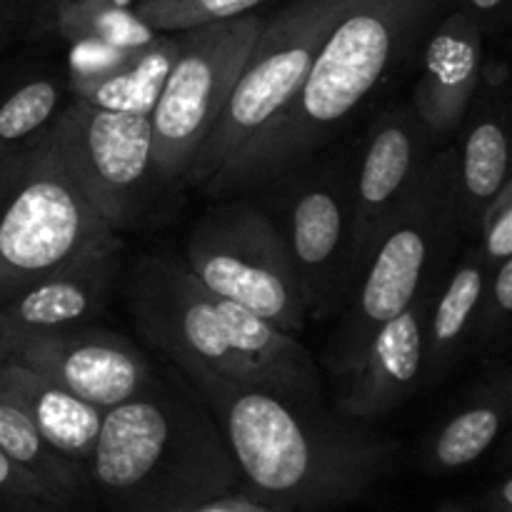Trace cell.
I'll return each mask as SVG.
<instances>
[{
	"label": "cell",
	"instance_id": "obj_39",
	"mask_svg": "<svg viewBox=\"0 0 512 512\" xmlns=\"http://www.w3.org/2000/svg\"><path fill=\"white\" fill-rule=\"evenodd\" d=\"M40 3H43V0H40Z\"/></svg>",
	"mask_w": 512,
	"mask_h": 512
},
{
	"label": "cell",
	"instance_id": "obj_24",
	"mask_svg": "<svg viewBox=\"0 0 512 512\" xmlns=\"http://www.w3.org/2000/svg\"><path fill=\"white\" fill-rule=\"evenodd\" d=\"M60 98L63 85L58 78H30L0 100V160L53 123Z\"/></svg>",
	"mask_w": 512,
	"mask_h": 512
},
{
	"label": "cell",
	"instance_id": "obj_19",
	"mask_svg": "<svg viewBox=\"0 0 512 512\" xmlns=\"http://www.w3.org/2000/svg\"><path fill=\"white\" fill-rule=\"evenodd\" d=\"M485 273H488V265H485L483 253L478 245H473L455 265L445 288L435 295V303H430L428 320H425V385L445 378L473 335L480 298H483Z\"/></svg>",
	"mask_w": 512,
	"mask_h": 512
},
{
	"label": "cell",
	"instance_id": "obj_17",
	"mask_svg": "<svg viewBox=\"0 0 512 512\" xmlns=\"http://www.w3.org/2000/svg\"><path fill=\"white\" fill-rule=\"evenodd\" d=\"M0 400L18 408L55 450L88 470L103 410L13 358L0 360Z\"/></svg>",
	"mask_w": 512,
	"mask_h": 512
},
{
	"label": "cell",
	"instance_id": "obj_35",
	"mask_svg": "<svg viewBox=\"0 0 512 512\" xmlns=\"http://www.w3.org/2000/svg\"><path fill=\"white\" fill-rule=\"evenodd\" d=\"M65 3H73V0H43V5L48 8V13H53L55 8H60V5H65Z\"/></svg>",
	"mask_w": 512,
	"mask_h": 512
},
{
	"label": "cell",
	"instance_id": "obj_5",
	"mask_svg": "<svg viewBox=\"0 0 512 512\" xmlns=\"http://www.w3.org/2000/svg\"><path fill=\"white\" fill-rule=\"evenodd\" d=\"M460 233L458 225V153L433 155L408 203L398 210L363 273L353 285V305L340 330L338 368L345 375L358 365L365 345L383 323L403 313L423 288H433L435 260L445 243Z\"/></svg>",
	"mask_w": 512,
	"mask_h": 512
},
{
	"label": "cell",
	"instance_id": "obj_15",
	"mask_svg": "<svg viewBox=\"0 0 512 512\" xmlns=\"http://www.w3.org/2000/svg\"><path fill=\"white\" fill-rule=\"evenodd\" d=\"M483 78V28L465 10L445 15L430 30L423 70L413 90V110L433 138L455 133Z\"/></svg>",
	"mask_w": 512,
	"mask_h": 512
},
{
	"label": "cell",
	"instance_id": "obj_22",
	"mask_svg": "<svg viewBox=\"0 0 512 512\" xmlns=\"http://www.w3.org/2000/svg\"><path fill=\"white\" fill-rule=\"evenodd\" d=\"M0 450L65 505L75 508L88 503V470L55 450L18 408L3 400H0Z\"/></svg>",
	"mask_w": 512,
	"mask_h": 512
},
{
	"label": "cell",
	"instance_id": "obj_30",
	"mask_svg": "<svg viewBox=\"0 0 512 512\" xmlns=\"http://www.w3.org/2000/svg\"><path fill=\"white\" fill-rule=\"evenodd\" d=\"M138 50V48H133ZM133 50L110 48L103 43H90V40H78L70 48V78H93L108 70L118 68L133 55Z\"/></svg>",
	"mask_w": 512,
	"mask_h": 512
},
{
	"label": "cell",
	"instance_id": "obj_1",
	"mask_svg": "<svg viewBox=\"0 0 512 512\" xmlns=\"http://www.w3.org/2000/svg\"><path fill=\"white\" fill-rule=\"evenodd\" d=\"M223 430L243 488L278 512H325L363 500L400 445L350 418H328L260 385L178 365Z\"/></svg>",
	"mask_w": 512,
	"mask_h": 512
},
{
	"label": "cell",
	"instance_id": "obj_6",
	"mask_svg": "<svg viewBox=\"0 0 512 512\" xmlns=\"http://www.w3.org/2000/svg\"><path fill=\"white\" fill-rule=\"evenodd\" d=\"M358 0H293L263 20L235 88L185 180L208 185L298 95L320 45Z\"/></svg>",
	"mask_w": 512,
	"mask_h": 512
},
{
	"label": "cell",
	"instance_id": "obj_27",
	"mask_svg": "<svg viewBox=\"0 0 512 512\" xmlns=\"http://www.w3.org/2000/svg\"><path fill=\"white\" fill-rule=\"evenodd\" d=\"M512 315V258L490 265L485 273L483 298H480L478 318H475L473 335L485 343L508 333Z\"/></svg>",
	"mask_w": 512,
	"mask_h": 512
},
{
	"label": "cell",
	"instance_id": "obj_25",
	"mask_svg": "<svg viewBox=\"0 0 512 512\" xmlns=\"http://www.w3.org/2000/svg\"><path fill=\"white\" fill-rule=\"evenodd\" d=\"M53 25L65 40L78 43H103L110 48H143L158 38V30L150 28L143 18L135 15L133 8H108L93 13H55Z\"/></svg>",
	"mask_w": 512,
	"mask_h": 512
},
{
	"label": "cell",
	"instance_id": "obj_13",
	"mask_svg": "<svg viewBox=\"0 0 512 512\" xmlns=\"http://www.w3.org/2000/svg\"><path fill=\"white\" fill-rule=\"evenodd\" d=\"M10 358L103 413L135 398L155 378L150 363L130 340L85 325L28 335L15 345Z\"/></svg>",
	"mask_w": 512,
	"mask_h": 512
},
{
	"label": "cell",
	"instance_id": "obj_31",
	"mask_svg": "<svg viewBox=\"0 0 512 512\" xmlns=\"http://www.w3.org/2000/svg\"><path fill=\"white\" fill-rule=\"evenodd\" d=\"M178 512H278L263 500L253 498L248 490H233V493L218 495V498H208L203 503H195L190 508H183Z\"/></svg>",
	"mask_w": 512,
	"mask_h": 512
},
{
	"label": "cell",
	"instance_id": "obj_32",
	"mask_svg": "<svg viewBox=\"0 0 512 512\" xmlns=\"http://www.w3.org/2000/svg\"><path fill=\"white\" fill-rule=\"evenodd\" d=\"M508 8V0H463V8L470 18H475L480 23V28L485 30V25L495 23L500 15Z\"/></svg>",
	"mask_w": 512,
	"mask_h": 512
},
{
	"label": "cell",
	"instance_id": "obj_12",
	"mask_svg": "<svg viewBox=\"0 0 512 512\" xmlns=\"http://www.w3.org/2000/svg\"><path fill=\"white\" fill-rule=\"evenodd\" d=\"M280 230L308 320L328 318L350 290V188L343 175L300 185Z\"/></svg>",
	"mask_w": 512,
	"mask_h": 512
},
{
	"label": "cell",
	"instance_id": "obj_18",
	"mask_svg": "<svg viewBox=\"0 0 512 512\" xmlns=\"http://www.w3.org/2000/svg\"><path fill=\"white\" fill-rule=\"evenodd\" d=\"M218 298V310L233 335L235 350L245 365L250 385L285 395L298 403L315 405L320 400V373L313 355L270 320L250 313L243 305Z\"/></svg>",
	"mask_w": 512,
	"mask_h": 512
},
{
	"label": "cell",
	"instance_id": "obj_10",
	"mask_svg": "<svg viewBox=\"0 0 512 512\" xmlns=\"http://www.w3.org/2000/svg\"><path fill=\"white\" fill-rule=\"evenodd\" d=\"M135 328L175 365H200L238 383L248 373L210 293L185 263L143 258L130 288Z\"/></svg>",
	"mask_w": 512,
	"mask_h": 512
},
{
	"label": "cell",
	"instance_id": "obj_14",
	"mask_svg": "<svg viewBox=\"0 0 512 512\" xmlns=\"http://www.w3.org/2000/svg\"><path fill=\"white\" fill-rule=\"evenodd\" d=\"M430 303L433 288H423L403 313L375 330L358 365L348 373L350 388L340 398L345 418H385L418 390L423 383L425 320Z\"/></svg>",
	"mask_w": 512,
	"mask_h": 512
},
{
	"label": "cell",
	"instance_id": "obj_38",
	"mask_svg": "<svg viewBox=\"0 0 512 512\" xmlns=\"http://www.w3.org/2000/svg\"><path fill=\"white\" fill-rule=\"evenodd\" d=\"M5 3H10V0H0V8H3V5H5Z\"/></svg>",
	"mask_w": 512,
	"mask_h": 512
},
{
	"label": "cell",
	"instance_id": "obj_7",
	"mask_svg": "<svg viewBox=\"0 0 512 512\" xmlns=\"http://www.w3.org/2000/svg\"><path fill=\"white\" fill-rule=\"evenodd\" d=\"M263 28L253 13L178 33V55L150 110L153 178H185L200 145L218 123L240 70Z\"/></svg>",
	"mask_w": 512,
	"mask_h": 512
},
{
	"label": "cell",
	"instance_id": "obj_9",
	"mask_svg": "<svg viewBox=\"0 0 512 512\" xmlns=\"http://www.w3.org/2000/svg\"><path fill=\"white\" fill-rule=\"evenodd\" d=\"M80 193L118 233L130 225L153 178L150 115L73 98L50 123Z\"/></svg>",
	"mask_w": 512,
	"mask_h": 512
},
{
	"label": "cell",
	"instance_id": "obj_28",
	"mask_svg": "<svg viewBox=\"0 0 512 512\" xmlns=\"http://www.w3.org/2000/svg\"><path fill=\"white\" fill-rule=\"evenodd\" d=\"M0 508L3 512H73L0 450Z\"/></svg>",
	"mask_w": 512,
	"mask_h": 512
},
{
	"label": "cell",
	"instance_id": "obj_23",
	"mask_svg": "<svg viewBox=\"0 0 512 512\" xmlns=\"http://www.w3.org/2000/svg\"><path fill=\"white\" fill-rule=\"evenodd\" d=\"M510 413L508 385L458 410L428 445V465L438 473H453L475 463L498 440Z\"/></svg>",
	"mask_w": 512,
	"mask_h": 512
},
{
	"label": "cell",
	"instance_id": "obj_4",
	"mask_svg": "<svg viewBox=\"0 0 512 512\" xmlns=\"http://www.w3.org/2000/svg\"><path fill=\"white\" fill-rule=\"evenodd\" d=\"M105 248H120L118 233L80 193L50 125L0 160V305Z\"/></svg>",
	"mask_w": 512,
	"mask_h": 512
},
{
	"label": "cell",
	"instance_id": "obj_36",
	"mask_svg": "<svg viewBox=\"0 0 512 512\" xmlns=\"http://www.w3.org/2000/svg\"><path fill=\"white\" fill-rule=\"evenodd\" d=\"M438 512H470V510H468V508H463V505L448 503V505H443V508H440Z\"/></svg>",
	"mask_w": 512,
	"mask_h": 512
},
{
	"label": "cell",
	"instance_id": "obj_34",
	"mask_svg": "<svg viewBox=\"0 0 512 512\" xmlns=\"http://www.w3.org/2000/svg\"><path fill=\"white\" fill-rule=\"evenodd\" d=\"M13 350H15V340L0 330V360L10 358V355H13Z\"/></svg>",
	"mask_w": 512,
	"mask_h": 512
},
{
	"label": "cell",
	"instance_id": "obj_33",
	"mask_svg": "<svg viewBox=\"0 0 512 512\" xmlns=\"http://www.w3.org/2000/svg\"><path fill=\"white\" fill-rule=\"evenodd\" d=\"M135 0H73V3H65L60 8H55L50 13L53 18L55 13H93V10H108V8H130Z\"/></svg>",
	"mask_w": 512,
	"mask_h": 512
},
{
	"label": "cell",
	"instance_id": "obj_16",
	"mask_svg": "<svg viewBox=\"0 0 512 512\" xmlns=\"http://www.w3.org/2000/svg\"><path fill=\"white\" fill-rule=\"evenodd\" d=\"M120 248L95 250L60 265L0 305V330L15 340L70 328L103 308Z\"/></svg>",
	"mask_w": 512,
	"mask_h": 512
},
{
	"label": "cell",
	"instance_id": "obj_21",
	"mask_svg": "<svg viewBox=\"0 0 512 512\" xmlns=\"http://www.w3.org/2000/svg\"><path fill=\"white\" fill-rule=\"evenodd\" d=\"M175 55V33H160L153 43L133 50V55L118 68L93 78H70V93L98 108L150 115Z\"/></svg>",
	"mask_w": 512,
	"mask_h": 512
},
{
	"label": "cell",
	"instance_id": "obj_37",
	"mask_svg": "<svg viewBox=\"0 0 512 512\" xmlns=\"http://www.w3.org/2000/svg\"><path fill=\"white\" fill-rule=\"evenodd\" d=\"M5 38V28H3V25H0V40H3Z\"/></svg>",
	"mask_w": 512,
	"mask_h": 512
},
{
	"label": "cell",
	"instance_id": "obj_26",
	"mask_svg": "<svg viewBox=\"0 0 512 512\" xmlns=\"http://www.w3.org/2000/svg\"><path fill=\"white\" fill-rule=\"evenodd\" d=\"M263 0H135L130 8L158 33H183L198 25L238 18Z\"/></svg>",
	"mask_w": 512,
	"mask_h": 512
},
{
	"label": "cell",
	"instance_id": "obj_2",
	"mask_svg": "<svg viewBox=\"0 0 512 512\" xmlns=\"http://www.w3.org/2000/svg\"><path fill=\"white\" fill-rule=\"evenodd\" d=\"M88 480L103 512H178L245 490L205 400L158 378L105 410Z\"/></svg>",
	"mask_w": 512,
	"mask_h": 512
},
{
	"label": "cell",
	"instance_id": "obj_8",
	"mask_svg": "<svg viewBox=\"0 0 512 512\" xmlns=\"http://www.w3.org/2000/svg\"><path fill=\"white\" fill-rule=\"evenodd\" d=\"M190 273L220 298L243 305L285 333L308 323L283 230L250 203L210 210L185 245Z\"/></svg>",
	"mask_w": 512,
	"mask_h": 512
},
{
	"label": "cell",
	"instance_id": "obj_11",
	"mask_svg": "<svg viewBox=\"0 0 512 512\" xmlns=\"http://www.w3.org/2000/svg\"><path fill=\"white\" fill-rule=\"evenodd\" d=\"M433 135L410 108L378 120L365 140L350 185V288L363 273L373 245L423 178Z\"/></svg>",
	"mask_w": 512,
	"mask_h": 512
},
{
	"label": "cell",
	"instance_id": "obj_20",
	"mask_svg": "<svg viewBox=\"0 0 512 512\" xmlns=\"http://www.w3.org/2000/svg\"><path fill=\"white\" fill-rule=\"evenodd\" d=\"M458 153V225L470 235L480 213L510 180V140L505 115L485 110L465 133Z\"/></svg>",
	"mask_w": 512,
	"mask_h": 512
},
{
	"label": "cell",
	"instance_id": "obj_29",
	"mask_svg": "<svg viewBox=\"0 0 512 512\" xmlns=\"http://www.w3.org/2000/svg\"><path fill=\"white\" fill-rule=\"evenodd\" d=\"M480 235V253H483L485 265H495L500 260L512 258V183L503 185L495 193V198L485 205L480 213L478 228Z\"/></svg>",
	"mask_w": 512,
	"mask_h": 512
},
{
	"label": "cell",
	"instance_id": "obj_3",
	"mask_svg": "<svg viewBox=\"0 0 512 512\" xmlns=\"http://www.w3.org/2000/svg\"><path fill=\"white\" fill-rule=\"evenodd\" d=\"M440 0H358L320 45L303 88L283 113L223 165L205 188L228 193L303 163L413 48Z\"/></svg>",
	"mask_w": 512,
	"mask_h": 512
}]
</instances>
